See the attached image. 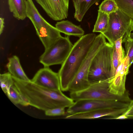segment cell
Masks as SVG:
<instances>
[{
    "label": "cell",
    "mask_w": 133,
    "mask_h": 133,
    "mask_svg": "<svg viewBox=\"0 0 133 133\" xmlns=\"http://www.w3.org/2000/svg\"><path fill=\"white\" fill-rule=\"evenodd\" d=\"M14 84L29 105L45 111L58 108H68L74 101L64 94L61 90H53L30 81H22L12 76Z\"/></svg>",
    "instance_id": "obj_1"
},
{
    "label": "cell",
    "mask_w": 133,
    "mask_h": 133,
    "mask_svg": "<svg viewBox=\"0 0 133 133\" xmlns=\"http://www.w3.org/2000/svg\"><path fill=\"white\" fill-rule=\"evenodd\" d=\"M96 36L94 33L84 35L73 45L58 72L62 91H68L71 82L85 59Z\"/></svg>",
    "instance_id": "obj_2"
},
{
    "label": "cell",
    "mask_w": 133,
    "mask_h": 133,
    "mask_svg": "<svg viewBox=\"0 0 133 133\" xmlns=\"http://www.w3.org/2000/svg\"><path fill=\"white\" fill-rule=\"evenodd\" d=\"M115 45L106 42L93 58L88 76L90 84L108 80L112 71V56Z\"/></svg>",
    "instance_id": "obj_3"
},
{
    "label": "cell",
    "mask_w": 133,
    "mask_h": 133,
    "mask_svg": "<svg viewBox=\"0 0 133 133\" xmlns=\"http://www.w3.org/2000/svg\"><path fill=\"white\" fill-rule=\"evenodd\" d=\"M26 1V15L32 22L36 33L46 49L60 37V32L41 15L32 0Z\"/></svg>",
    "instance_id": "obj_4"
},
{
    "label": "cell",
    "mask_w": 133,
    "mask_h": 133,
    "mask_svg": "<svg viewBox=\"0 0 133 133\" xmlns=\"http://www.w3.org/2000/svg\"><path fill=\"white\" fill-rule=\"evenodd\" d=\"M108 80L100 82L90 85L79 91L70 93V97L76 101L83 99H96L130 102L131 100L127 90L122 96L113 94L109 88Z\"/></svg>",
    "instance_id": "obj_5"
},
{
    "label": "cell",
    "mask_w": 133,
    "mask_h": 133,
    "mask_svg": "<svg viewBox=\"0 0 133 133\" xmlns=\"http://www.w3.org/2000/svg\"><path fill=\"white\" fill-rule=\"evenodd\" d=\"M109 16L108 28L103 34L109 42L114 45L115 42L121 37L122 43L131 37L133 31V20L131 18L119 9Z\"/></svg>",
    "instance_id": "obj_6"
},
{
    "label": "cell",
    "mask_w": 133,
    "mask_h": 133,
    "mask_svg": "<svg viewBox=\"0 0 133 133\" xmlns=\"http://www.w3.org/2000/svg\"><path fill=\"white\" fill-rule=\"evenodd\" d=\"M106 42L103 34L100 33L96 36L85 59L69 85L68 91L70 93L83 90L90 85L88 76L91 63L95 55Z\"/></svg>",
    "instance_id": "obj_7"
},
{
    "label": "cell",
    "mask_w": 133,
    "mask_h": 133,
    "mask_svg": "<svg viewBox=\"0 0 133 133\" xmlns=\"http://www.w3.org/2000/svg\"><path fill=\"white\" fill-rule=\"evenodd\" d=\"M69 36H61L51 46L45 49L39 58L44 67L62 64L65 61L73 46Z\"/></svg>",
    "instance_id": "obj_8"
},
{
    "label": "cell",
    "mask_w": 133,
    "mask_h": 133,
    "mask_svg": "<svg viewBox=\"0 0 133 133\" xmlns=\"http://www.w3.org/2000/svg\"><path fill=\"white\" fill-rule=\"evenodd\" d=\"M130 102L90 99L80 100L75 101L68 108L66 112L70 115L99 109L124 108L128 107Z\"/></svg>",
    "instance_id": "obj_9"
},
{
    "label": "cell",
    "mask_w": 133,
    "mask_h": 133,
    "mask_svg": "<svg viewBox=\"0 0 133 133\" xmlns=\"http://www.w3.org/2000/svg\"><path fill=\"white\" fill-rule=\"evenodd\" d=\"M52 19L61 21L68 16L69 0H35Z\"/></svg>",
    "instance_id": "obj_10"
},
{
    "label": "cell",
    "mask_w": 133,
    "mask_h": 133,
    "mask_svg": "<svg viewBox=\"0 0 133 133\" xmlns=\"http://www.w3.org/2000/svg\"><path fill=\"white\" fill-rule=\"evenodd\" d=\"M31 81L45 88L53 90H61L58 73L53 71L49 67H44L39 69Z\"/></svg>",
    "instance_id": "obj_11"
},
{
    "label": "cell",
    "mask_w": 133,
    "mask_h": 133,
    "mask_svg": "<svg viewBox=\"0 0 133 133\" xmlns=\"http://www.w3.org/2000/svg\"><path fill=\"white\" fill-rule=\"evenodd\" d=\"M128 107L119 108L102 109L68 115L65 118L69 119H93L104 116H111L115 118L124 113Z\"/></svg>",
    "instance_id": "obj_12"
},
{
    "label": "cell",
    "mask_w": 133,
    "mask_h": 133,
    "mask_svg": "<svg viewBox=\"0 0 133 133\" xmlns=\"http://www.w3.org/2000/svg\"><path fill=\"white\" fill-rule=\"evenodd\" d=\"M56 28L60 32L68 36L80 38L84 35V31L80 25H76L68 20L57 22Z\"/></svg>",
    "instance_id": "obj_13"
},
{
    "label": "cell",
    "mask_w": 133,
    "mask_h": 133,
    "mask_svg": "<svg viewBox=\"0 0 133 133\" xmlns=\"http://www.w3.org/2000/svg\"><path fill=\"white\" fill-rule=\"evenodd\" d=\"M6 67L12 76L21 80L30 81V79L24 72L21 66L19 58L15 55L8 59Z\"/></svg>",
    "instance_id": "obj_14"
},
{
    "label": "cell",
    "mask_w": 133,
    "mask_h": 133,
    "mask_svg": "<svg viewBox=\"0 0 133 133\" xmlns=\"http://www.w3.org/2000/svg\"><path fill=\"white\" fill-rule=\"evenodd\" d=\"M75 9L74 17L77 21H82L85 14L94 4L98 3L100 0H72Z\"/></svg>",
    "instance_id": "obj_15"
},
{
    "label": "cell",
    "mask_w": 133,
    "mask_h": 133,
    "mask_svg": "<svg viewBox=\"0 0 133 133\" xmlns=\"http://www.w3.org/2000/svg\"><path fill=\"white\" fill-rule=\"evenodd\" d=\"M26 0H8L10 12L18 20H23L27 17Z\"/></svg>",
    "instance_id": "obj_16"
},
{
    "label": "cell",
    "mask_w": 133,
    "mask_h": 133,
    "mask_svg": "<svg viewBox=\"0 0 133 133\" xmlns=\"http://www.w3.org/2000/svg\"><path fill=\"white\" fill-rule=\"evenodd\" d=\"M109 22V15L98 10L97 17L93 32L102 34L105 33L108 29Z\"/></svg>",
    "instance_id": "obj_17"
},
{
    "label": "cell",
    "mask_w": 133,
    "mask_h": 133,
    "mask_svg": "<svg viewBox=\"0 0 133 133\" xmlns=\"http://www.w3.org/2000/svg\"><path fill=\"white\" fill-rule=\"evenodd\" d=\"M10 101L14 104L27 106L29 104L14 85L10 88L6 94Z\"/></svg>",
    "instance_id": "obj_18"
},
{
    "label": "cell",
    "mask_w": 133,
    "mask_h": 133,
    "mask_svg": "<svg viewBox=\"0 0 133 133\" xmlns=\"http://www.w3.org/2000/svg\"><path fill=\"white\" fill-rule=\"evenodd\" d=\"M119 9L115 0H104L99 7V10L108 15L115 12Z\"/></svg>",
    "instance_id": "obj_19"
},
{
    "label": "cell",
    "mask_w": 133,
    "mask_h": 133,
    "mask_svg": "<svg viewBox=\"0 0 133 133\" xmlns=\"http://www.w3.org/2000/svg\"><path fill=\"white\" fill-rule=\"evenodd\" d=\"M119 9L133 20V0H115Z\"/></svg>",
    "instance_id": "obj_20"
},
{
    "label": "cell",
    "mask_w": 133,
    "mask_h": 133,
    "mask_svg": "<svg viewBox=\"0 0 133 133\" xmlns=\"http://www.w3.org/2000/svg\"><path fill=\"white\" fill-rule=\"evenodd\" d=\"M0 83L2 90L6 94L10 87L14 85V81L11 74L8 72L1 74Z\"/></svg>",
    "instance_id": "obj_21"
},
{
    "label": "cell",
    "mask_w": 133,
    "mask_h": 133,
    "mask_svg": "<svg viewBox=\"0 0 133 133\" xmlns=\"http://www.w3.org/2000/svg\"><path fill=\"white\" fill-rule=\"evenodd\" d=\"M130 67L129 58L127 56L125 57L117 67L114 77L118 76H127Z\"/></svg>",
    "instance_id": "obj_22"
},
{
    "label": "cell",
    "mask_w": 133,
    "mask_h": 133,
    "mask_svg": "<svg viewBox=\"0 0 133 133\" xmlns=\"http://www.w3.org/2000/svg\"><path fill=\"white\" fill-rule=\"evenodd\" d=\"M123 43H124L125 50V57L127 56L129 58L130 66L133 62V38L131 37Z\"/></svg>",
    "instance_id": "obj_23"
},
{
    "label": "cell",
    "mask_w": 133,
    "mask_h": 133,
    "mask_svg": "<svg viewBox=\"0 0 133 133\" xmlns=\"http://www.w3.org/2000/svg\"><path fill=\"white\" fill-rule=\"evenodd\" d=\"M122 37L117 39L115 42V49L120 64L125 56V51L122 46Z\"/></svg>",
    "instance_id": "obj_24"
},
{
    "label": "cell",
    "mask_w": 133,
    "mask_h": 133,
    "mask_svg": "<svg viewBox=\"0 0 133 133\" xmlns=\"http://www.w3.org/2000/svg\"><path fill=\"white\" fill-rule=\"evenodd\" d=\"M65 108H55L50 109L45 111V114L48 116H57L63 115L65 114Z\"/></svg>",
    "instance_id": "obj_25"
},
{
    "label": "cell",
    "mask_w": 133,
    "mask_h": 133,
    "mask_svg": "<svg viewBox=\"0 0 133 133\" xmlns=\"http://www.w3.org/2000/svg\"><path fill=\"white\" fill-rule=\"evenodd\" d=\"M112 71L111 79L114 76L116 69L120 64L119 59L116 52L115 47L113 50L112 56Z\"/></svg>",
    "instance_id": "obj_26"
},
{
    "label": "cell",
    "mask_w": 133,
    "mask_h": 133,
    "mask_svg": "<svg viewBox=\"0 0 133 133\" xmlns=\"http://www.w3.org/2000/svg\"><path fill=\"white\" fill-rule=\"evenodd\" d=\"M128 118H133V100H131L126 112L124 114Z\"/></svg>",
    "instance_id": "obj_27"
},
{
    "label": "cell",
    "mask_w": 133,
    "mask_h": 133,
    "mask_svg": "<svg viewBox=\"0 0 133 133\" xmlns=\"http://www.w3.org/2000/svg\"><path fill=\"white\" fill-rule=\"evenodd\" d=\"M4 19L2 17L0 18V34L3 32L4 28Z\"/></svg>",
    "instance_id": "obj_28"
},
{
    "label": "cell",
    "mask_w": 133,
    "mask_h": 133,
    "mask_svg": "<svg viewBox=\"0 0 133 133\" xmlns=\"http://www.w3.org/2000/svg\"><path fill=\"white\" fill-rule=\"evenodd\" d=\"M128 118V117L127 116L124 114H122L115 118L114 119H125Z\"/></svg>",
    "instance_id": "obj_29"
}]
</instances>
